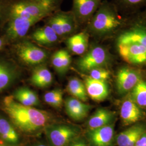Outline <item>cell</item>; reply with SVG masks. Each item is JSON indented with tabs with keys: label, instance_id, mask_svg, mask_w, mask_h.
<instances>
[{
	"label": "cell",
	"instance_id": "cell-1",
	"mask_svg": "<svg viewBox=\"0 0 146 146\" xmlns=\"http://www.w3.org/2000/svg\"><path fill=\"white\" fill-rule=\"evenodd\" d=\"M2 110L16 129L26 134H34L43 130L52 119L49 113L21 104L12 95L4 98Z\"/></svg>",
	"mask_w": 146,
	"mask_h": 146
},
{
	"label": "cell",
	"instance_id": "cell-2",
	"mask_svg": "<svg viewBox=\"0 0 146 146\" xmlns=\"http://www.w3.org/2000/svg\"><path fill=\"white\" fill-rule=\"evenodd\" d=\"M128 17L121 14L110 1L104 0L84 29L95 41L111 40L125 25Z\"/></svg>",
	"mask_w": 146,
	"mask_h": 146
},
{
	"label": "cell",
	"instance_id": "cell-3",
	"mask_svg": "<svg viewBox=\"0 0 146 146\" xmlns=\"http://www.w3.org/2000/svg\"><path fill=\"white\" fill-rule=\"evenodd\" d=\"M64 0H7L6 21L14 16L43 19L61 9Z\"/></svg>",
	"mask_w": 146,
	"mask_h": 146
},
{
	"label": "cell",
	"instance_id": "cell-4",
	"mask_svg": "<svg viewBox=\"0 0 146 146\" xmlns=\"http://www.w3.org/2000/svg\"><path fill=\"white\" fill-rule=\"evenodd\" d=\"M8 47L9 52L17 62L33 68L46 63L52 54L49 49L40 47L26 37Z\"/></svg>",
	"mask_w": 146,
	"mask_h": 146
},
{
	"label": "cell",
	"instance_id": "cell-5",
	"mask_svg": "<svg viewBox=\"0 0 146 146\" xmlns=\"http://www.w3.org/2000/svg\"><path fill=\"white\" fill-rule=\"evenodd\" d=\"M112 62L108 48L94 41L90 43L88 50L75 60V65L81 72L87 73L95 68H108Z\"/></svg>",
	"mask_w": 146,
	"mask_h": 146
},
{
	"label": "cell",
	"instance_id": "cell-6",
	"mask_svg": "<svg viewBox=\"0 0 146 146\" xmlns=\"http://www.w3.org/2000/svg\"><path fill=\"white\" fill-rule=\"evenodd\" d=\"M42 21L56 32L62 42L82 29L71 11H63L61 9L47 16Z\"/></svg>",
	"mask_w": 146,
	"mask_h": 146
},
{
	"label": "cell",
	"instance_id": "cell-7",
	"mask_svg": "<svg viewBox=\"0 0 146 146\" xmlns=\"http://www.w3.org/2000/svg\"><path fill=\"white\" fill-rule=\"evenodd\" d=\"M43 130L50 146H67L80 134L77 127L65 123H50Z\"/></svg>",
	"mask_w": 146,
	"mask_h": 146
},
{
	"label": "cell",
	"instance_id": "cell-8",
	"mask_svg": "<svg viewBox=\"0 0 146 146\" xmlns=\"http://www.w3.org/2000/svg\"><path fill=\"white\" fill-rule=\"evenodd\" d=\"M5 50L0 52V94L11 87L21 73L19 63Z\"/></svg>",
	"mask_w": 146,
	"mask_h": 146
},
{
	"label": "cell",
	"instance_id": "cell-9",
	"mask_svg": "<svg viewBox=\"0 0 146 146\" xmlns=\"http://www.w3.org/2000/svg\"><path fill=\"white\" fill-rule=\"evenodd\" d=\"M26 38L40 47L48 49L62 42L56 32L50 27L44 24L42 26L34 27Z\"/></svg>",
	"mask_w": 146,
	"mask_h": 146
},
{
	"label": "cell",
	"instance_id": "cell-10",
	"mask_svg": "<svg viewBox=\"0 0 146 146\" xmlns=\"http://www.w3.org/2000/svg\"><path fill=\"white\" fill-rule=\"evenodd\" d=\"M104 0H72L70 11L83 29L98 10Z\"/></svg>",
	"mask_w": 146,
	"mask_h": 146
},
{
	"label": "cell",
	"instance_id": "cell-11",
	"mask_svg": "<svg viewBox=\"0 0 146 146\" xmlns=\"http://www.w3.org/2000/svg\"><path fill=\"white\" fill-rule=\"evenodd\" d=\"M139 71L129 66H122L116 73V85L120 94L132 90L141 80Z\"/></svg>",
	"mask_w": 146,
	"mask_h": 146
},
{
	"label": "cell",
	"instance_id": "cell-12",
	"mask_svg": "<svg viewBox=\"0 0 146 146\" xmlns=\"http://www.w3.org/2000/svg\"><path fill=\"white\" fill-rule=\"evenodd\" d=\"M114 136V125L111 123L97 129L88 130L86 133L89 146H110Z\"/></svg>",
	"mask_w": 146,
	"mask_h": 146
},
{
	"label": "cell",
	"instance_id": "cell-13",
	"mask_svg": "<svg viewBox=\"0 0 146 146\" xmlns=\"http://www.w3.org/2000/svg\"><path fill=\"white\" fill-rule=\"evenodd\" d=\"M90 39L88 33L83 29L69 37L63 42L66 45V49L71 54L80 56L88 50Z\"/></svg>",
	"mask_w": 146,
	"mask_h": 146
},
{
	"label": "cell",
	"instance_id": "cell-14",
	"mask_svg": "<svg viewBox=\"0 0 146 146\" xmlns=\"http://www.w3.org/2000/svg\"><path fill=\"white\" fill-rule=\"evenodd\" d=\"M0 138L2 141L11 146L18 145L20 137L16 128L9 117L0 112Z\"/></svg>",
	"mask_w": 146,
	"mask_h": 146
},
{
	"label": "cell",
	"instance_id": "cell-15",
	"mask_svg": "<svg viewBox=\"0 0 146 146\" xmlns=\"http://www.w3.org/2000/svg\"><path fill=\"white\" fill-rule=\"evenodd\" d=\"M84 85L88 96L95 101H102L109 95L106 81L95 80L87 76L84 78Z\"/></svg>",
	"mask_w": 146,
	"mask_h": 146
},
{
	"label": "cell",
	"instance_id": "cell-16",
	"mask_svg": "<svg viewBox=\"0 0 146 146\" xmlns=\"http://www.w3.org/2000/svg\"><path fill=\"white\" fill-rule=\"evenodd\" d=\"M66 113L73 120L81 121L84 119L88 114L91 106L75 98L69 97L64 101Z\"/></svg>",
	"mask_w": 146,
	"mask_h": 146
},
{
	"label": "cell",
	"instance_id": "cell-17",
	"mask_svg": "<svg viewBox=\"0 0 146 146\" xmlns=\"http://www.w3.org/2000/svg\"><path fill=\"white\" fill-rule=\"evenodd\" d=\"M49 60L54 69L61 75L68 72L72 62V54L67 49L55 50L51 54Z\"/></svg>",
	"mask_w": 146,
	"mask_h": 146
},
{
	"label": "cell",
	"instance_id": "cell-18",
	"mask_svg": "<svg viewBox=\"0 0 146 146\" xmlns=\"http://www.w3.org/2000/svg\"><path fill=\"white\" fill-rule=\"evenodd\" d=\"M120 115L123 123L125 125H129L140 120L142 112L133 100L128 99L122 103Z\"/></svg>",
	"mask_w": 146,
	"mask_h": 146
},
{
	"label": "cell",
	"instance_id": "cell-19",
	"mask_svg": "<svg viewBox=\"0 0 146 146\" xmlns=\"http://www.w3.org/2000/svg\"><path fill=\"white\" fill-rule=\"evenodd\" d=\"M110 2L125 16L136 14L146 8V0H111Z\"/></svg>",
	"mask_w": 146,
	"mask_h": 146
},
{
	"label": "cell",
	"instance_id": "cell-20",
	"mask_svg": "<svg viewBox=\"0 0 146 146\" xmlns=\"http://www.w3.org/2000/svg\"><path fill=\"white\" fill-rule=\"evenodd\" d=\"M52 74L45 63L33 68L30 81L37 87L45 88L52 84Z\"/></svg>",
	"mask_w": 146,
	"mask_h": 146
},
{
	"label": "cell",
	"instance_id": "cell-21",
	"mask_svg": "<svg viewBox=\"0 0 146 146\" xmlns=\"http://www.w3.org/2000/svg\"><path fill=\"white\" fill-rule=\"evenodd\" d=\"M145 132L144 126L134 125L118 135L116 139L117 144L119 146H134Z\"/></svg>",
	"mask_w": 146,
	"mask_h": 146
},
{
	"label": "cell",
	"instance_id": "cell-22",
	"mask_svg": "<svg viewBox=\"0 0 146 146\" xmlns=\"http://www.w3.org/2000/svg\"><path fill=\"white\" fill-rule=\"evenodd\" d=\"M114 118V113L109 110L99 108L87 121L88 130L95 129L111 124Z\"/></svg>",
	"mask_w": 146,
	"mask_h": 146
},
{
	"label": "cell",
	"instance_id": "cell-23",
	"mask_svg": "<svg viewBox=\"0 0 146 146\" xmlns=\"http://www.w3.org/2000/svg\"><path fill=\"white\" fill-rule=\"evenodd\" d=\"M11 95L16 101L26 106H37L40 103L36 93L27 87L16 89Z\"/></svg>",
	"mask_w": 146,
	"mask_h": 146
},
{
	"label": "cell",
	"instance_id": "cell-24",
	"mask_svg": "<svg viewBox=\"0 0 146 146\" xmlns=\"http://www.w3.org/2000/svg\"><path fill=\"white\" fill-rule=\"evenodd\" d=\"M67 90L69 94L74 98L82 102H86L88 100V95L84 84L78 78H71L68 81Z\"/></svg>",
	"mask_w": 146,
	"mask_h": 146
},
{
	"label": "cell",
	"instance_id": "cell-25",
	"mask_svg": "<svg viewBox=\"0 0 146 146\" xmlns=\"http://www.w3.org/2000/svg\"><path fill=\"white\" fill-rule=\"evenodd\" d=\"M131 96L139 106L146 107V81L140 80L132 89Z\"/></svg>",
	"mask_w": 146,
	"mask_h": 146
},
{
	"label": "cell",
	"instance_id": "cell-26",
	"mask_svg": "<svg viewBox=\"0 0 146 146\" xmlns=\"http://www.w3.org/2000/svg\"><path fill=\"white\" fill-rule=\"evenodd\" d=\"M63 93L60 89H55L47 92L43 96L45 102L54 108H59L62 106Z\"/></svg>",
	"mask_w": 146,
	"mask_h": 146
},
{
	"label": "cell",
	"instance_id": "cell-27",
	"mask_svg": "<svg viewBox=\"0 0 146 146\" xmlns=\"http://www.w3.org/2000/svg\"><path fill=\"white\" fill-rule=\"evenodd\" d=\"M88 76L97 80L106 81L110 78V72L107 68H98L88 72Z\"/></svg>",
	"mask_w": 146,
	"mask_h": 146
},
{
	"label": "cell",
	"instance_id": "cell-28",
	"mask_svg": "<svg viewBox=\"0 0 146 146\" xmlns=\"http://www.w3.org/2000/svg\"><path fill=\"white\" fill-rule=\"evenodd\" d=\"M7 0H0V34L2 33L6 22V6Z\"/></svg>",
	"mask_w": 146,
	"mask_h": 146
},
{
	"label": "cell",
	"instance_id": "cell-29",
	"mask_svg": "<svg viewBox=\"0 0 146 146\" xmlns=\"http://www.w3.org/2000/svg\"><path fill=\"white\" fill-rule=\"evenodd\" d=\"M67 146H89V145L82 138L78 136L71 141Z\"/></svg>",
	"mask_w": 146,
	"mask_h": 146
},
{
	"label": "cell",
	"instance_id": "cell-30",
	"mask_svg": "<svg viewBox=\"0 0 146 146\" xmlns=\"http://www.w3.org/2000/svg\"><path fill=\"white\" fill-rule=\"evenodd\" d=\"M9 46L7 37L2 33L0 34V52L5 50L6 48Z\"/></svg>",
	"mask_w": 146,
	"mask_h": 146
},
{
	"label": "cell",
	"instance_id": "cell-31",
	"mask_svg": "<svg viewBox=\"0 0 146 146\" xmlns=\"http://www.w3.org/2000/svg\"><path fill=\"white\" fill-rule=\"evenodd\" d=\"M146 143V132L136 142L134 146H143Z\"/></svg>",
	"mask_w": 146,
	"mask_h": 146
},
{
	"label": "cell",
	"instance_id": "cell-32",
	"mask_svg": "<svg viewBox=\"0 0 146 146\" xmlns=\"http://www.w3.org/2000/svg\"><path fill=\"white\" fill-rule=\"evenodd\" d=\"M29 146H50L48 143L42 141H36L32 143Z\"/></svg>",
	"mask_w": 146,
	"mask_h": 146
},
{
	"label": "cell",
	"instance_id": "cell-33",
	"mask_svg": "<svg viewBox=\"0 0 146 146\" xmlns=\"http://www.w3.org/2000/svg\"><path fill=\"white\" fill-rule=\"evenodd\" d=\"M141 13H142V14L143 15V16L146 18V8L141 11Z\"/></svg>",
	"mask_w": 146,
	"mask_h": 146
},
{
	"label": "cell",
	"instance_id": "cell-34",
	"mask_svg": "<svg viewBox=\"0 0 146 146\" xmlns=\"http://www.w3.org/2000/svg\"><path fill=\"white\" fill-rule=\"evenodd\" d=\"M0 146H11L7 144H6L4 142H0Z\"/></svg>",
	"mask_w": 146,
	"mask_h": 146
},
{
	"label": "cell",
	"instance_id": "cell-35",
	"mask_svg": "<svg viewBox=\"0 0 146 146\" xmlns=\"http://www.w3.org/2000/svg\"><path fill=\"white\" fill-rule=\"evenodd\" d=\"M146 146V144H145V145H144V146Z\"/></svg>",
	"mask_w": 146,
	"mask_h": 146
}]
</instances>
